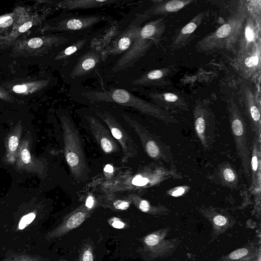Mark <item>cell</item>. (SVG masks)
Segmentation results:
<instances>
[{
    "label": "cell",
    "mask_w": 261,
    "mask_h": 261,
    "mask_svg": "<svg viewBox=\"0 0 261 261\" xmlns=\"http://www.w3.org/2000/svg\"><path fill=\"white\" fill-rule=\"evenodd\" d=\"M21 159L23 162L28 164L31 161V155L29 151L27 149H23L21 151Z\"/></svg>",
    "instance_id": "8d00e7d4"
},
{
    "label": "cell",
    "mask_w": 261,
    "mask_h": 261,
    "mask_svg": "<svg viewBox=\"0 0 261 261\" xmlns=\"http://www.w3.org/2000/svg\"><path fill=\"white\" fill-rule=\"evenodd\" d=\"M194 127L196 134L205 149L212 145L216 130L214 115L208 107L202 104L197 105L194 111Z\"/></svg>",
    "instance_id": "5bb4252c"
},
{
    "label": "cell",
    "mask_w": 261,
    "mask_h": 261,
    "mask_svg": "<svg viewBox=\"0 0 261 261\" xmlns=\"http://www.w3.org/2000/svg\"><path fill=\"white\" fill-rule=\"evenodd\" d=\"M93 255L92 253L88 250L85 251L83 254V261H93Z\"/></svg>",
    "instance_id": "74e56055"
},
{
    "label": "cell",
    "mask_w": 261,
    "mask_h": 261,
    "mask_svg": "<svg viewBox=\"0 0 261 261\" xmlns=\"http://www.w3.org/2000/svg\"><path fill=\"white\" fill-rule=\"evenodd\" d=\"M203 17V13H199L191 21L184 27L176 35L171 45L173 47H179L184 41L188 38L196 30Z\"/></svg>",
    "instance_id": "cb8c5ba5"
},
{
    "label": "cell",
    "mask_w": 261,
    "mask_h": 261,
    "mask_svg": "<svg viewBox=\"0 0 261 261\" xmlns=\"http://www.w3.org/2000/svg\"><path fill=\"white\" fill-rule=\"evenodd\" d=\"M4 43L3 42V41H1L0 42V46H2L3 45H4Z\"/></svg>",
    "instance_id": "b9f144b4"
},
{
    "label": "cell",
    "mask_w": 261,
    "mask_h": 261,
    "mask_svg": "<svg viewBox=\"0 0 261 261\" xmlns=\"http://www.w3.org/2000/svg\"><path fill=\"white\" fill-rule=\"evenodd\" d=\"M201 213L211 222L216 232L224 231L232 225V219L222 210L209 208L201 210Z\"/></svg>",
    "instance_id": "44dd1931"
},
{
    "label": "cell",
    "mask_w": 261,
    "mask_h": 261,
    "mask_svg": "<svg viewBox=\"0 0 261 261\" xmlns=\"http://www.w3.org/2000/svg\"><path fill=\"white\" fill-rule=\"evenodd\" d=\"M0 99L6 101H13L12 95L0 85Z\"/></svg>",
    "instance_id": "e575fe53"
},
{
    "label": "cell",
    "mask_w": 261,
    "mask_h": 261,
    "mask_svg": "<svg viewBox=\"0 0 261 261\" xmlns=\"http://www.w3.org/2000/svg\"><path fill=\"white\" fill-rule=\"evenodd\" d=\"M122 116L124 120L137 135L144 151L150 158L155 160L171 162L169 149L159 138L129 115L122 113Z\"/></svg>",
    "instance_id": "30bf717a"
},
{
    "label": "cell",
    "mask_w": 261,
    "mask_h": 261,
    "mask_svg": "<svg viewBox=\"0 0 261 261\" xmlns=\"http://www.w3.org/2000/svg\"><path fill=\"white\" fill-rule=\"evenodd\" d=\"M85 214L83 212L81 211L75 212L68 219L66 225L70 229L75 228L83 222Z\"/></svg>",
    "instance_id": "4dcf8cb0"
},
{
    "label": "cell",
    "mask_w": 261,
    "mask_h": 261,
    "mask_svg": "<svg viewBox=\"0 0 261 261\" xmlns=\"http://www.w3.org/2000/svg\"><path fill=\"white\" fill-rule=\"evenodd\" d=\"M48 11L41 14L38 12H29L25 9L10 33L2 39L5 44L15 41L17 37L25 33L32 27L41 24L45 19Z\"/></svg>",
    "instance_id": "9a60e30c"
},
{
    "label": "cell",
    "mask_w": 261,
    "mask_h": 261,
    "mask_svg": "<svg viewBox=\"0 0 261 261\" xmlns=\"http://www.w3.org/2000/svg\"><path fill=\"white\" fill-rule=\"evenodd\" d=\"M78 112L85 127L105 153L111 154L118 151L117 142L114 139L109 129L94 113L87 111Z\"/></svg>",
    "instance_id": "4fadbf2b"
},
{
    "label": "cell",
    "mask_w": 261,
    "mask_h": 261,
    "mask_svg": "<svg viewBox=\"0 0 261 261\" xmlns=\"http://www.w3.org/2000/svg\"><path fill=\"white\" fill-rule=\"evenodd\" d=\"M244 3L240 2L223 24L199 41L196 47L199 51L230 50L237 44L248 11Z\"/></svg>",
    "instance_id": "3957f363"
},
{
    "label": "cell",
    "mask_w": 261,
    "mask_h": 261,
    "mask_svg": "<svg viewBox=\"0 0 261 261\" xmlns=\"http://www.w3.org/2000/svg\"><path fill=\"white\" fill-rule=\"evenodd\" d=\"M148 9L141 14L147 17L161 15L167 13L175 12L192 2L190 0H173L170 1H156Z\"/></svg>",
    "instance_id": "ffe728a7"
},
{
    "label": "cell",
    "mask_w": 261,
    "mask_h": 261,
    "mask_svg": "<svg viewBox=\"0 0 261 261\" xmlns=\"http://www.w3.org/2000/svg\"><path fill=\"white\" fill-rule=\"evenodd\" d=\"M102 29L80 37L54 50L50 55L55 65L61 70L89 48L98 37Z\"/></svg>",
    "instance_id": "7c38bea8"
},
{
    "label": "cell",
    "mask_w": 261,
    "mask_h": 261,
    "mask_svg": "<svg viewBox=\"0 0 261 261\" xmlns=\"http://www.w3.org/2000/svg\"><path fill=\"white\" fill-rule=\"evenodd\" d=\"M3 261H42L38 257L26 253L11 252L9 253Z\"/></svg>",
    "instance_id": "f546056e"
},
{
    "label": "cell",
    "mask_w": 261,
    "mask_h": 261,
    "mask_svg": "<svg viewBox=\"0 0 261 261\" xmlns=\"http://www.w3.org/2000/svg\"><path fill=\"white\" fill-rule=\"evenodd\" d=\"M24 10V8L18 7L11 13L0 16V34L7 33L9 35Z\"/></svg>",
    "instance_id": "484cf974"
},
{
    "label": "cell",
    "mask_w": 261,
    "mask_h": 261,
    "mask_svg": "<svg viewBox=\"0 0 261 261\" xmlns=\"http://www.w3.org/2000/svg\"><path fill=\"white\" fill-rule=\"evenodd\" d=\"M18 139L16 136H11L9 141V147L11 151L16 150L18 145Z\"/></svg>",
    "instance_id": "d590c367"
},
{
    "label": "cell",
    "mask_w": 261,
    "mask_h": 261,
    "mask_svg": "<svg viewBox=\"0 0 261 261\" xmlns=\"http://www.w3.org/2000/svg\"><path fill=\"white\" fill-rule=\"evenodd\" d=\"M185 189L184 187H180L176 190L174 191L171 195L173 196H178L184 193Z\"/></svg>",
    "instance_id": "f35d334b"
},
{
    "label": "cell",
    "mask_w": 261,
    "mask_h": 261,
    "mask_svg": "<svg viewBox=\"0 0 261 261\" xmlns=\"http://www.w3.org/2000/svg\"><path fill=\"white\" fill-rule=\"evenodd\" d=\"M93 202L92 198L90 197L88 198L85 204L88 208H91L93 206Z\"/></svg>",
    "instance_id": "60d3db41"
},
{
    "label": "cell",
    "mask_w": 261,
    "mask_h": 261,
    "mask_svg": "<svg viewBox=\"0 0 261 261\" xmlns=\"http://www.w3.org/2000/svg\"><path fill=\"white\" fill-rule=\"evenodd\" d=\"M111 19L110 16L103 14L84 15L63 12L50 22L46 23L42 31L82 37L95 32L97 25Z\"/></svg>",
    "instance_id": "277c9868"
},
{
    "label": "cell",
    "mask_w": 261,
    "mask_h": 261,
    "mask_svg": "<svg viewBox=\"0 0 261 261\" xmlns=\"http://www.w3.org/2000/svg\"><path fill=\"white\" fill-rule=\"evenodd\" d=\"M260 143L254 137L250 153V175L251 186L253 189L259 188L260 185Z\"/></svg>",
    "instance_id": "7402d4cb"
},
{
    "label": "cell",
    "mask_w": 261,
    "mask_h": 261,
    "mask_svg": "<svg viewBox=\"0 0 261 261\" xmlns=\"http://www.w3.org/2000/svg\"><path fill=\"white\" fill-rule=\"evenodd\" d=\"M112 225L114 227L116 228H122L124 226V224L118 220H114Z\"/></svg>",
    "instance_id": "ab89813d"
},
{
    "label": "cell",
    "mask_w": 261,
    "mask_h": 261,
    "mask_svg": "<svg viewBox=\"0 0 261 261\" xmlns=\"http://www.w3.org/2000/svg\"><path fill=\"white\" fill-rule=\"evenodd\" d=\"M113 206L116 209L124 210L129 206V202L128 201L116 199L114 201Z\"/></svg>",
    "instance_id": "836d02e7"
},
{
    "label": "cell",
    "mask_w": 261,
    "mask_h": 261,
    "mask_svg": "<svg viewBox=\"0 0 261 261\" xmlns=\"http://www.w3.org/2000/svg\"><path fill=\"white\" fill-rule=\"evenodd\" d=\"M242 89L246 114L255 137L260 143L261 120L259 107L252 91L246 87H243Z\"/></svg>",
    "instance_id": "2e32d148"
},
{
    "label": "cell",
    "mask_w": 261,
    "mask_h": 261,
    "mask_svg": "<svg viewBox=\"0 0 261 261\" xmlns=\"http://www.w3.org/2000/svg\"><path fill=\"white\" fill-rule=\"evenodd\" d=\"M220 173L221 179L224 182V185L233 187L238 184L237 173L230 165H222L220 168Z\"/></svg>",
    "instance_id": "83f0119b"
},
{
    "label": "cell",
    "mask_w": 261,
    "mask_h": 261,
    "mask_svg": "<svg viewBox=\"0 0 261 261\" xmlns=\"http://www.w3.org/2000/svg\"><path fill=\"white\" fill-rule=\"evenodd\" d=\"M232 135L244 175L250 177V152L248 147L246 124L237 105L231 101L228 107Z\"/></svg>",
    "instance_id": "9c48e42d"
},
{
    "label": "cell",
    "mask_w": 261,
    "mask_h": 261,
    "mask_svg": "<svg viewBox=\"0 0 261 261\" xmlns=\"http://www.w3.org/2000/svg\"><path fill=\"white\" fill-rule=\"evenodd\" d=\"M69 95L74 101L84 105L116 103L133 108L166 123L178 122L177 119L158 105L149 102L122 88L112 87L108 90L87 88L82 84L71 85Z\"/></svg>",
    "instance_id": "6da1fadb"
},
{
    "label": "cell",
    "mask_w": 261,
    "mask_h": 261,
    "mask_svg": "<svg viewBox=\"0 0 261 261\" xmlns=\"http://www.w3.org/2000/svg\"><path fill=\"white\" fill-rule=\"evenodd\" d=\"M164 29L163 18L150 21L142 26L130 48L116 60L112 71L118 72L134 65L159 40Z\"/></svg>",
    "instance_id": "5b68a950"
},
{
    "label": "cell",
    "mask_w": 261,
    "mask_h": 261,
    "mask_svg": "<svg viewBox=\"0 0 261 261\" xmlns=\"http://www.w3.org/2000/svg\"><path fill=\"white\" fill-rule=\"evenodd\" d=\"M257 252V248L254 245H246L222 257L219 261H253Z\"/></svg>",
    "instance_id": "603a6c76"
},
{
    "label": "cell",
    "mask_w": 261,
    "mask_h": 261,
    "mask_svg": "<svg viewBox=\"0 0 261 261\" xmlns=\"http://www.w3.org/2000/svg\"><path fill=\"white\" fill-rule=\"evenodd\" d=\"M260 60V43L257 42L250 51L238 55V69L246 77L253 76L259 68Z\"/></svg>",
    "instance_id": "ac0fdd59"
},
{
    "label": "cell",
    "mask_w": 261,
    "mask_h": 261,
    "mask_svg": "<svg viewBox=\"0 0 261 261\" xmlns=\"http://www.w3.org/2000/svg\"><path fill=\"white\" fill-rule=\"evenodd\" d=\"M95 115L103 122L122 151L121 162L127 163L138 153V147L134 140L121 124L110 112L99 109L93 110Z\"/></svg>",
    "instance_id": "8fae6325"
},
{
    "label": "cell",
    "mask_w": 261,
    "mask_h": 261,
    "mask_svg": "<svg viewBox=\"0 0 261 261\" xmlns=\"http://www.w3.org/2000/svg\"><path fill=\"white\" fill-rule=\"evenodd\" d=\"M127 196L128 200L138 205L139 209L143 212H149L151 210L154 211L155 210L162 212L167 211V209L163 206L152 207L147 200L142 199L136 194H130Z\"/></svg>",
    "instance_id": "f1b7e54d"
},
{
    "label": "cell",
    "mask_w": 261,
    "mask_h": 261,
    "mask_svg": "<svg viewBox=\"0 0 261 261\" xmlns=\"http://www.w3.org/2000/svg\"><path fill=\"white\" fill-rule=\"evenodd\" d=\"M147 19L148 18L141 13L138 14L121 30L115 33L110 31V33H106L105 37L106 45L102 49L105 56H121L125 53L138 36L142 27L141 24Z\"/></svg>",
    "instance_id": "ba28073f"
},
{
    "label": "cell",
    "mask_w": 261,
    "mask_h": 261,
    "mask_svg": "<svg viewBox=\"0 0 261 261\" xmlns=\"http://www.w3.org/2000/svg\"><path fill=\"white\" fill-rule=\"evenodd\" d=\"M59 116L63 130L65 161L74 180L84 182L88 179L90 170L86 159L80 134L68 110H61Z\"/></svg>",
    "instance_id": "7a4b0ae2"
},
{
    "label": "cell",
    "mask_w": 261,
    "mask_h": 261,
    "mask_svg": "<svg viewBox=\"0 0 261 261\" xmlns=\"http://www.w3.org/2000/svg\"><path fill=\"white\" fill-rule=\"evenodd\" d=\"M257 37L255 22L248 11L239 41L238 55L250 51L257 42Z\"/></svg>",
    "instance_id": "d6986e66"
},
{
    "label": "cell",
    "mask_w": 261,
    "mask_h": 261,
    "mask_svg": "<svg viewBox=\"0 0 261 261\" xmlns=\"http://www.w3.org/2000/svg\"><path fill=\"white\" fill-rule=\"evenodd\" d=\"M102 49L92 45L60 70L64 82L68 85L81 84L95 77L105 61Z\"/></svg>",
    "instance_id": "8992f818"
},
{
    "label": "cell",
    "mask_w": 261,
    "mask_h": 261,
    "mask_svg": "<svg viewBox=\"0 0 261 261\" xmlns=\"http://www.w3.org/2000/svg\"><path fill=\"white\" fill-rule=\"evenodd\" d=\"M36 214L34 212L29 213L21 218L17 227V230H22L32 223L36 218Z\"/></svg>",
    "instance_id": "1f68e13d"
},
{
    "label": "cell",
    "mask_w": 261,
    "mask_h": 261,
    "mask_svg": "<svg viewBox=\"0 0 261 261\" xmlns=\"http://www.w3.org/2000/svg\"><path fill=\"white\" fill-rule=\"evenodd\" d=\"M160 241V237L156 234H149L144 240L145 243L148 246H155Z\"/></svg>",
    "instance_id": "d6a6232c"
},
{
    "label": "cell",
    "mask_w": 261,
    "mask_h": 261,
    "mask_svg": "<svg viewBox=\"0 0 261 261\" xmlns=\"http://www.w3.org/2000/svg\"><path fill=\"white\" fill-rule=\"evenodd\" d=\"M165 71L163 69H155L145 73L132 81L134 87L147 86L154 84L155 81L162 78Z\"/></svg>",
    "instance_id": "4316f807"
},
{
    "label": "cell",
    "mask_w": 261,
    "mask_h": 261,
    "mask_svg": "<svg viewBox=\"0 0 261 261\" xmlns=\"http://www.w3.org/2000/svg\"><path fill=\"white\" fill-rule=\"evenodd\" d=\"M80 37L72 34H53L18 40L13 42V53L22 56H44L59 47Z\"/></svg>",
    "instance_id": "52a82bcc"
},
{
    "label": "cell",
    "mask_w": 261,
    "mask_h": 261,
    "mask_svg": "<svg viewBox=\"0 0 261 261\" xmlns=\"http://www.w3.org/2000/svg\"><path fill=\"white\" fill-rule=\"evenodd\" d=\"M49 83V80H39L15 85L12 88V90L16 94L29 95L43 90Z\"/></svg>",
    "instance_id": "d4e9b609"
},
{
    "label": "cell",
    "mask_w": 261,
    "mask_h": 261,
    "mask_svg": "<svg viewBox=\"0 0 261 261\" xmlns=\"http://www.w3.org/2000/svg\"><path fill=\"white\" fill-rule=\"evenodd\" d=\"M124 0H63L56 2V6L63 12L78 10H88L121 5L129 3Z\"/></svg>",
    "instance_id": "e0dca14e"
}]
</instances>
